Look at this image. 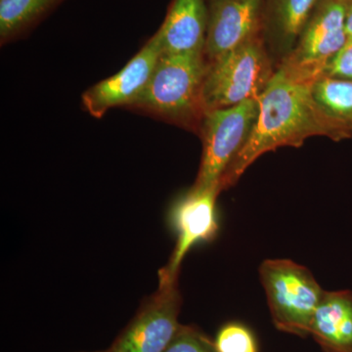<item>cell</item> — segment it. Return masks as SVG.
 Returning a JSON list of instances; mask_svg holds the SVG:
<instances>
[{
    "label": "cell",
    "instance_id": "cell-19",
    "mask_svg": "<svg viewBox=\"0 0 352 352\" xmlns=\"http://www.w3.org/2000/svg\"><path fill=\"white\" fill-rule=\"evenodd\" d=\"M346 34L349 36H352V0H349L346 12Z\"/></svg>",
    "mask_w": 352,
    "mask_h": 352
},
{
    "label": "cell",
    "instance_id": "cell-18",
    "mask_svg": "<svg viewBox=\"0 0 352 352\" xmlns=\"http://www.w3.org/2000/svg\"><path fill=\"white\" fill-rule=\"evenodd\" d=\"M323 76L352 80V36H349L339 52L329 62Z\"/></svg>",
    "mask_w": 352,
    "mask_h": 352
},
{
    "label": "cell",
    "instance_id": "cell-17",
    "mask_svg": "<svg viewBox=\"0 0 352 352\" xmlns=\"http://www.w3.org/2000/svg\"><path fill=\"white\" fill-rule=\"evenodd\" d=\"M164 352H219L214 340L195 326L182 325L175 340Z\"/></svg>",
    "mask_w": 352,
    "mask_h": 352
},
{
    "label": "cell",
    "instance_id": "cell-1",
    "mask_svg": "<svg viewBox=\"0 0 352 352\" xmlns=\"http://www.w3.org/2000/svg\"><path fill=\"white\" fill-rule=\"evenodd\" d=\"M314 82L278 67L258 97V120L249 140L234 157L220 182V190L233 186L251 164L278 148H298L307 138L325 136L342 141V133L312 96Z\"/></svg>",
    "mask_w": 352,
    "mask_h": 352
},
{
    "label": "cell",
    "instance_id": "cell-5",
    "mask_svg": "<svg viewBox=\"0 0 352 352\" xmlns=\"http://www.w3.org/2000/svg\"><path fill=\"white\" fill-rule=\"evenodd\" d=\"M258 113V98L206 112L200 127L203 154L193 187L220 190L222 176L249 140Z\"/></svg>",
    "mask_w": 352,
    "mask_h": 352
},
{
    "label": "cell",
    "instance_id": "cell-6",
    "mask_svg": "<svg viewBox=\"0 0 352 352\" xmlns=\"http://www.w3.org/2000/svg\"><path fill=\"white\" fill-rule=\"evenodd\" d=\"M349 0H318L295 50L279 66L314 82L346 43Z\"/></svg>",
    "mask_w": 352,
    "mask_h": 352
},
{
    "label": "cell",
    "instance_id": "cell-16",
    "mask_svg": "<svg viewBox=\"0 0 352 352\" xmlns=\"http://www.w3.org/2000/svg\"><path fill=\"white\" fill-rule=\"evenodd\" d=\"M214 342L219 352H258L254 333L238 322L222 326Z\"/></svg>",
    "mask_w": 352,
    "mask_h": 352
},
{
    "label": "cell",
    "instance_id": "cell-20",
    "mask_svg": "<svg viewBox=\"0 0 352 352\" xmlns=\"http://www.w3.org/2000/svg\"><path fill=\"white\" fill-rule=\"evenodd\" d=\"M82 352H88V351H82ZM91 352H106V351H91Z\"/></svg>",
    "mask_w": 352,
    "mask_h": 352
},
{
    "label": "cell",
    "instance_id": "cell-14",
    "mask_svg": "<svg viewBox=\"0 0 352 352\" xmlns=\"http://www.w3.org/2000/svg\"><path fill=\"white\" fill-rule=\"evenodd\" d=\"M311 92L344 140H352V80L322 75L312 83Z\"/></svg>",
    "mask_w": 352,
    "mask_h": 352
},
{
    "label": "cell",
    "instance_id": "cell-7",
    "mask_svg": "<svg viewBox=\"0 0 352 352\" xmlns=\"http://www.w3.org/2000/svg\"><path fill=\"white\" fill-rule=\"evenodd\" d=\"M177 281H159L156 293L106 352L166 351L182 325L178 321L182 298Z\"/></svg>",
    "mask_w": 352,
    "mask_h": 352
},
{
    "label": "cell",
    "instance_id": "cell-11",
    "mask_svg": "<svg viewBox=\"0 0 352 352\" xmlns=\"http://www.w3.org/2000/svg\"><path fill=\"white\" fill-rule=\"evenodd\" d=\"M318 0H263L261 36L276 67L295 50Z\"/></svg>",
    "mask_w": 352,
    "mask_h": 352
},
{
    "label": "cell",
    "instance_id": "cell-4",
    "mask_svg": "<svg viewBox=\"0 0 352 352\" xmlns=\"http://www.w3.org/2000/svg\"><path fill=\"white\" fill-rule=\"evenodd\" d=\"M271 318L282 332L310 336V326L324 291L312 273L289 259H266L259 267Z\"/></svg>",
    "mask_w": 352,
    "mask_h": 352
},
{
    "label": "cell",
    "instance_id": "cell-15",
    "mask_svg": "<svg viewBox=\"0 0 352 352\" xmlns=\"http://www.w3.org/2000/svg\"><path fill=\"white\" fill-rule=\"evenodd\" d=\"M58 0H0V36L10 38Z\"/></svg>",
    "mask_w": 352,
    "mask_h": 352
},
{
    "label": "cell",
    "instance_id": "cell-3",
    "mask_svg": "<svg viewBox=\"0 0 352 352\" xmlns=\"http://www.w3.org/2000/svg\"><path fill=\"white\" fill-rule=\"evenodd\" d=\"M276 69L261 34L208 62L203 89L206 112L258 98Z\"/></svg>",
    "mask_w": 352,
    "mask_h": 352
},
{
    "label": "cell",
    "instance_id": "cell-13",
    "mask_svg": "<svg viewBox=\"0 0 352 352\" xmlns=\"http://www.w3.org/2000/svg\"><path fill=\"white\" fill-rule=\"evenodd\" d=\"M310 336L324 352H352V291H324Z\"/></svg>",
    "mask_w": 352,
    "mask_h": 352
},
{
    "label": "cell",
    "instance_id": "cell-9",
    "mask_svg": "<svg viewBox=\"0 0 352 352\" xmlns=\"http://www.w3.org/2000/svg\"><path fill=\"white\" fill-rule=\"evenodd\" d=\"M162 55L163 50L156 32L116 75L88 88L82 98L85 110L92 117L100 119L111 109L131 107L147 87Z\"/></svg>",
    "mask_w": 352,
    "mask_h": 352
},
{
    "label": "cell",
    "instance_id": "cell-12",
    "mask_svg": "<svg viewBox=\"0 0 352 352\" xmlns=\"http://www.w3.org/2000/svg\"><path fill=\"white\" fill-rule=\"evenodd\" d=\"M207 30L206 0H173L157 32L163 54L205 53Z\"/></svg>",
    "mask_w": 352,
    "mask_h": 352
},
{
    "label": "cell",
    "instance_id": "cell-2",
    "mask_svg": "<svg viewBox=\"0 0 352 352\" xmlns=\"http://www.w3.org/2000/svg\"><path fill=\"white\" fill-rule=\"evenodd\" d=\"M208 65L205 53L162 55L147 87L131 107L200 129L206 113L203 89Z\"/></svg>",
    "mask_w": 352,
    "mask_h": 352
},
{
    "label": "cell",
    "instance_id": "cell-10",
    "mask_svg": "<svg viewBox=\"0 0 352 352\" xmlns=\"http://www.w3.org/2000/svg\"><path fill=\"white\" fill-rule=\"evenodd\" d=\"M263 6V0H208V62L261 34Z\"/></svg>",
    "mask_w": 352,
    "mask_h": 352
},
{
    "label": "cell",
    "instance_id": "cell-8",
    "mask_svg": "<svg viewBox=\"0 0 352 352\" xmlns=\"http://www.w3.org/2000/svg\"><path fill=\"white\" fill-rule=\"evenodd\" d=\"M220 192L219 188L192 187L175 201L170 219L177 237L168 263L160 270V281L178 280L180 266L190 250L214 239L219 231L217 200Z\"/></svg>",
    "mask_w": 352,
    "mask_h": 352
}]
</instances>
